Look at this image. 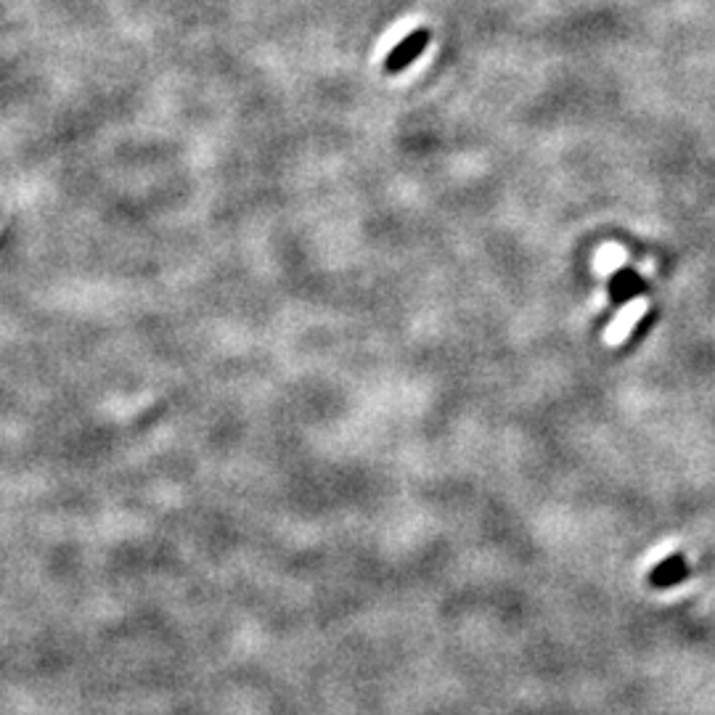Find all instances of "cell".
Segmentation results:
<instances>
[{
  "label": "cell",
  "instance_id": "1",
  "mask_svg": "<svg viewBox=\"0 0 715 715\" xmlns=\"http://www.w3.org/2000/svg\"><path fill=\"white\" fill-rule=\"evenodd\" d=\"M647 308H649V302L644 300V297L628 302V305H625V308L618 313V318H615V321L607 326V332H604V345H610V347L623 345L625 337H628V334H631L633 329L639 326V321L644 318Z\"/></svg>",
  "mask_w": 715,
  "mask_h": 715
},
{
  "label": "cell",
  "instance_id": "2",
  "mask_svg": "<svg viewBox=\"0 0 715 715\" xmlns=\"http://www.w3.org/2000/svg\"><path fill=\"white\" fill-rule=\"evenodd\" d=\"M427 43H429L427 30L411 32V35L403 40V43H398V46L392 48L390 56H387V61H384V72H387V75H398V72H403V69H406L411 61L422 56L424 48H427Z\"/></svg>",
  "mask_w": 715,
  "mask_h": 715
},
{
  "label": "cell",
  "instance_id": "3",
  "mask_svg": "<svg viewBox=\"0 0 715 715\" xmlns=\"http://www.w3.org/2000/svg\"><path fill=\"white\" fill-rule=\"evenodd\" d=\"M625 263V249L618 247V244H612V247H604L599 255H596V271L604 273V276H610L615 268H620V265Z\"/></svg>",
  "mask_w": 715,
  "mask_h": 715
}]
</instances>
